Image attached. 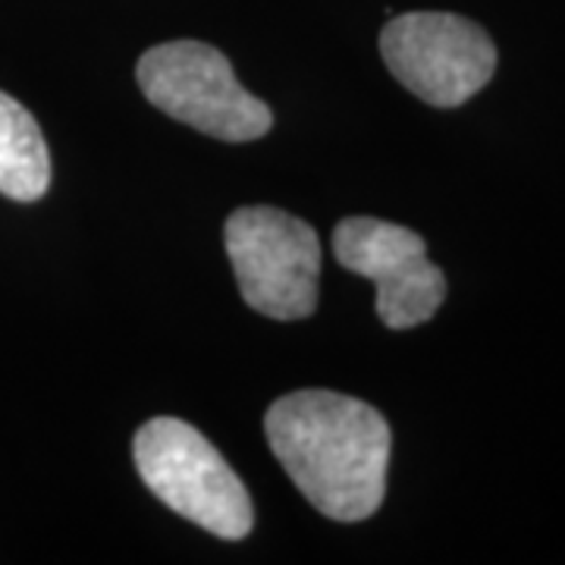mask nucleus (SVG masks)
<instances>
[{"label": "nucleus", "mask_w": 565, "mask_h": 565, "mask_svg": "<svg viewBox=\"0 0 565 565\" xmlns=\"http://www.w3.org/2000/svg\"><path fill=\"white\" fill-rule=\"evenodd\" d=\"M264 434L302 497L333 522H364L386 497L390 424L362 399L299 390L267 408Z\"/></svg>", "instance_id": "f257e3e1"}, {"label": "nucleus", "mask_w": 565, "mask_h": 565, "mask_svg": "<svg viewBox=\"0 0 565 565\" xmlns=\"http://www.w3.org/2000/svg\"><path fill=\"white\" fill-rule=\"evenodd\" d=\"M132 459L148 490L223 541H243L255 525V505L239 475L214 444L180 418H151L132 440Z\"/></svg>", "instance_id": "f03ea898"}, {"label": "nucleus", "mask_w": 565, "mask_h": 565, "mask_svg": "<svg viewBox=\"0 0 565 565\" xmlns=\"http://www.w3.org/2000/svg\"><path fill=\"white\" fill-rule=\"evenodd\" d=\"M141 95L167 117L221 141H255L270 132V107L248 95L230 61L204 41H167L141 54Z\"/></svg>", "instance_id": "7ed1b4c3"}, {"label": "nucleus", "mask_w": 565, "mask_h": 565, "mask_svg": "<svg viewBox=\"0 0 565 565\" xmlns=\"http://www.w3.org/2000/svg\"><path fill=\"white\" fill-rule=\"evenodd\" d=\"M239 292L264 318L302 321L318 308L321 243L311 223L280 207H239L223 226Z\"/></svg>", "instance_id": "20e7f679"}, {"label": "nucleus", "mask_w": 565, "mask_h": 565, "mask_svg": "<svg viewBox=\"0 0 565 565\" xmlns=\"http://www.w3.org/2000/svg\"><path fill=\"white\" fill-rule=\"evenodd\" d=\"M390 73L430 107H462L497 73V44L456 13H405L384 25Z\"/></svg>", "instance_id": "39448f33"}, {"label": "nucleus", "mask_w": 565, "mask_h": 565, "mask_svg": "<svg viewBox=\"0 0 565 565\" xmlns=\"http://www.w3.org/2000/svg\"><path fill=\"white\" fill-rule=\"evenodd\" d=\"M333 255L345 270L377 286V318L390 330L430 321L446 299V277L424 239L399 223L345 217L333 230Z\"/></svg>", "instance_id": "423d86ee"}, {"label": "nucleus", "mask_w": 565, "mask_h": 565, "mask_svg": "<svg viewBox=\"0 0 565 565\" xmlns=\"http://www.w3.org/2000/svg\"><path fill=\"white\" fill-rule=\"evenodd\" d=\"M51 189V151L39 120L17 98L0 92V195L39 202Z\"/></svg>", "instance_id": "0eeeda50"}]
</instances>
